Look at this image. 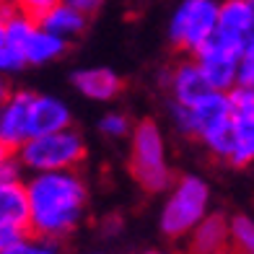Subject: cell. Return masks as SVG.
Returning <instances> with one entry per match:
<instances>
[{"label":"cell","instance_id":"obj_1","mask_svg":"<svg viewBox=\"0 0 254 254\" xmlns=\"http://www.w3.org/2000/svg\"><path fill=\"white\" fill-rule=\"evenodd\" d=\"M29 192V231L42 239H63L80 223L88 200L86 182L73 169L39 171L26 182Z\"/></svg>","mask_w":254,"mask_h":254},{"label":"cell","instance_id":"obj_2","mask_svg":"<svg viewBox=\"0 0 254 254\" xmlns=\"http://www.w3.org/2000/svg\"><path fill=\"white\" fill-rule=\"evenodd\" d=\"M21 164L24 169L39 174V171H65L75 169L86 158V143L78 130L65 127L57 132L47 135H34L18 148Z\"/></svg>","mask_w":254,"mask_h":254},{"label":"cell","instance_id":"obj_3","mask_svg":"<svg viewBox=\"0 0 254 254\" xmlns=\"http://www.w3.org/2000/svg\"><path fill=\"white\" fill-rule=\"evenodd\" d=\"M210 205V187L200 177H182L161 210V231L171 239L190 236L194 226L207 215Z\"/></svg>","mask_w":254,"mask_h":254},{"label":"cell","instance_id":"obj_4","mask_svg":"<svg viewBox=\"0 0 254 254\" xmlns=\"http://www.w3.org/2000/svg\"><path fill=\"white\" fill-rule=\"evenodd\" d=\"M130 171L135 182L145 192H164L171 182V171L166 164V145L158 125L143 120L132 130V156Z\"/></svg>","mask_w":254,"mask_h":254},{"label":"cell","instance_id":"obj_5","mask_svg":"<svg viewBox=\"0 0 254 254\" xmlns=\"http://www.w3.org/2000/svg\"><path fill=\"white\" fill-rule=\"evenodd\" d=\"M5 42L21 55L24 65L52 63L67 47L65 39L55 37V34L44 29L37 18L21 13V10H16V13L5 21Z\"/></svg>","mask_w":254,"mask_h":254},{"label":"cell","instance_id":"obj_6","mask_svg":"<svg viewBox=\"0 0 254 254\" xmlns=\"http://www.w3.org/2000/svg\"><path fill=\"white\" fill-rule=\"evenodd\" d=\"M218 16H221V0H182L171 16L169 39L179 50L194 55L215 34Z\"/></svg>","mask_w":254,"mask_h":254},{"label":"cell","instance_id":"obj_7","mask_svg":"<svg viewBox=\"0 0 254 254\" xmlns=\"http://www.w3.org/2000/svg\"><path fill=\"white\" fill-rule=\"evenodd\" d=\"M194 60L200 63L202 73L207 75V80H210V86L215 91H231L236 86L241 50L231 47V44L223 42L221 37L213 34V37L194 52Z\"/></svg>","mask_w":254,"mask_h":254},{"label":"cell","instance_id":"obj_8","mask_svg":"<svg viewBox=\"0 0 254 254\" xmlns=\"http://www.w3.org/2000/svg\"><path fill=\"white\" fill-rule=\"evenodd\" d=\"M31 91H13L5 101H0V143L10 153H18V148L29 140V107Z\"/></svg>","mask_w":254,"mask_h":254},{"label":"cell","instance_id":"obj_9","mask_svg":"<svg viewBox=\"0 0 254 254\" xmlns=\"http://www.w3.org/2000/svg\"><path fill=\"white\" fill-rule=\"evenodd\" d=\"M254 34V0H221L215 37L244 52V42Z\"/></svg>","mask_w":254,"mask_h":254},{"label":"cell","instance_id":"obj_10","mask_svg":"<svg viewBox=\"0 0 254 254\" xmlns=\"http://www.w3.org/2000/svg\"><path fill=\"white\" fill-rule=\"evenodd\" d=\"M190 109H192V135L197 137H207L210 132L231 125V120H234L228 91H210L205 99L192 104Z\"/></svg>","mask_w":254,"mask_h":254},{"label":"cell","instance_id":"obj_11","mask_svg":"<svg viewBox=\"0 0 254 254\" xmlns=\"http://www.w3.org/2000/svg\"><path fill=\"white\" fill-rule=\"evenodd\" d=\"M70 127V109L57 96L34 94L29 107V135H47Z\"/></svg>","mask_w":254,"mask_h":254},{"label":"cell","instance_id":"obj_12","mask_svg":"<svg viewBox=\"0 0 254 254\" xmlns=\"http://www.w3.org/2000/svg\"><path fill=\"white\" fill-rule=\"evenodd\" d=\"M210 91H215L210 86L207 75L202 73V67L197 60H187L177 65V70L171 73V96H174L177 104H184V107H192L200 99H205Z\"/></svg>","mask_w":254,"mask_h":254},{"label":"cell","instance_id":"obj_13","mask_svg":"<svg viewBox=\"0 0 254 254\" xmlns=\"http://www.w3.org/2000/svg\"><path fill=\"white\" fill-rule=\"evenodd\" d=\"M231 244V221L223 215H205L190 234L187 254H223Z\"/></svg>","mask_w":254,"mask_h":254},{"label":"cell","instance_id":"obj_14","mask_svg":"<svg viewBox=\"0 0 254 254\" xmlns=\"http://www.w3.org/2000/svg\"><path fill=\"white\" fill-rule=\"evenodd\" d=\"M73 86L78 88V94H83L86 99L109 101L122 91V80L114 70H109V67H83V70L73 73Z\"/></svg>","mask_w":254,"mask_h":254},{"label":"cell","instance_id":"obj_15","mask_svg":"<svg viewBox=\"0 0 254 254\" xmlns=\"http://www.w3.org/2000/svg\"><path fill=\"white\" fill-rule=\"evenodd\" d=\"M29 192L24 182L0 184V223L29 228Z\"/></svg>","mask_w":254,"mask_h":254},{"label":"cell","instance_id":"obj_16","mask_svg":"<svg viewBox=\"0 0 254 254\" xmlns=\"http://www.w3.org/2000/svg\"><path fill=\"white\" fill-rule=\"evenodd\" d=\"M86 18L88 16H83L80 10L70 8L67 3H57L50 13H44L39 18V24L47 29V31H52L55 37H60V39L67 42V39L78 37V34L86 29Z\"/></svg>","mask_w":254,"mask_h":254},{"label":"cell","instance_id":"obj_17","mask_svg":"<svg viewBox=\"0 0 254 254\" xmlns=\"http://www.w3.org/2000/svg\"><path fill=\"white\" fill-rule=\"evenodd\" d=\"M234 148L228 164L249 166L254 161V117H234Z\"/></svg>","mask_w":254,"mask_h":254},{"label":"cell","instance_id":"obj_18","mask_svg":"<svg viewBox=\"0 0 254 254\" xmlns=\"http://www.w3.org/2000/svg\"><path fill=\"white\" fill-rule=\"evenodd\" d=\"M231 247L234 254H254V221L247 215H236L231 221Z\"/></svg>","mask_w":254,"mask_h":254},{"label":"cell","instance_id":"obj_19","mask_svg":"<svg viewBox=\"0 0 254 254\" xmlns=\"http://www.w3.org/2000/svg\"><path fill=\"white\" fill-rule=\"evenodd\" d=\"M228 101L234 117H254V86H234L228 91Z\"/></svg>","mask_w":254,"mask_h":254},{"label":"cell","instance_id":"obj_20","mask_svg":"<svg viewBox=\"0 0 254 254\" xmlns=\"http://www.w3.org/2000/svg\"><path fill=\"white\" fill-rule=\"evenodd\" d=\"M99 130L104 135H109V137H122V135L130 132V120H127L125 114H117V112L104 114V117L99 120Z\"/></svg>","mask_w":254,"mask_h":254},{"label":"cell","instance_id":"obj_21","mask_svg":"<svg viewBox=\"0 0 254 254\" xmlns=\"http://www.w3.org/2000/svg\"><path fill=\"white\" fill-rule=\"evenodd\" d=\"M29 234H31L29 228L10 226V223H0V254H5V252H10L13 247H18Z\"/></svg>","mask_w":254,"mask_h":254},{"label":"cell","instance_id":"obj_22","mask_svg":"<svg viewBox=\"0 0 254 254\" xmlns=\"http://www.w3.org/2000/svg\"><path fill=\"white\" fill-rule=\"evenodd\" d=\"M16 8L21 10V13H26L31 18H42L44 13H50V10L57 5V3H63V0H13Z\"/></svg>","mask_w":254,"mask_h":254},{"label":"cell","instance_id":"obj_23","mask_svg":"<svg viewBox=\"0 0 254 254\" xmlns=\"http://www.w3.org/2000/svg\"><path fill=\"white\" fill-rule=\"evenodd\" d=\"M21 171H24V164L16 153H10L3 164H0V184H13V182H24L21 179Z\"/></svg>","mask_w":254,"mask_h":254},{"label":"cell","instance_id":"obj_24","mask_svg":"<svg viewBox=\"0 0 254 254\" xmlns=\"http://www.w3.org/2000/svg\"><path fill=\"white\" fill-rule=\"evenodd\" d=\"M24 67V60H21V55L10 47L8 42L0 44V75L3 73H16Z\"/></svg>","mask_w":254,"mask_h":254},{"label":"cell","instance_id":"obj_25","mask_svg":"<svg viewBox=\"0 0 254 254\" xmlns=\"http://www.w3.org/2000/svg\"><path fill=\"white\" fill-rule=\"evenodd\" d=\"M236 86H254V60H249V57H241L239 60Z\"/></svg>","mask_w":254,"mask_h":254},{"label":"cell","instance_id":"obj_26","mask_svg":"<svg viewBox=\"0 0 254 254\" xmlns=\"http://www.w3.org/2000/svg\"><path fill=\"white\" fill-rule=\"evenodd\" d=\"M63 3H67L75 10H80L83 16H91V13H96V10L104 5V0H63Z\"/></svg>","mask_w":254,"mask_h":254},{"label":"cell","instance_id":"obj_27","mask_svg":"<svg viewBox=\"0 0 254 254\" xmlns=\"http://www.w3.org/2000/svg\"><path fill=\"white\" fill-rule=\"evenodd\" d=\"M241 57H249V60H254V34L244 42V52H241Z\"/></svg>","mask_w":254,"mask_h":254},{"label":"cell","instance_id":"obj_28","mask_svg":"<svg viewBox=\"0 0 254 254\" xmlns=\"http://www.w3.org/2000/svg\"><path fill=\"white\" fill-rule=\"evenodd\" d=\"M10 94H13V91H10V86L5 83L3 78H0V101H5V99H8Z\"/></svg>","mask_w":254,"mask_h":254},{"label":"cell","instance_id":"obj_29","mask_svg":"<svg viewBox=\"0 0 254 254\" xmlns=\"http://www.w3.org/2000/svg\"><path fill=\"white\" fill-rule=\"evenodd\" d=\"M3 42H5V18L0 16V44H3Z\"/></svg>","mask_w":254,"mask_h":254},{"label":"cell","instance_id":"obj_30","mask_svg":"<svg viewBox=\"0 0 254 254\" xmlns=\"http://www.w3.org/2000/svg\"><path fill=\"white\" fill-rule=\"evenodd\" d=\"M8 156H10V151H8V148H5L3 143H0V164H3V161H5Z\"/></svg>","mask_w":254,"mask_h":254},{"label":"cell","instance_id":"obj_31","mask_svg":"<svg viewBox=\"0 0 254 254\" xmlns=\"http://www.w3.org/2000/svg\"><path fill=\"white\" fill-rule=\"evenodd\" d=\"M0 3H5V0H0Z\"/></svg>","mask_w":254,"mask_h":254},{"label":"cell","instance_id":"obj_32","mask_svg":"<svg viewBox=\"0 0 254 254\" xmlns=\"http://www.w3.org/2000/svg\"><path fill=\"white\" fill-rule=\"evenodd\" d=\"M96 254H101V252H96Z\"/></svg>","mask_w":254,"mask_h":254}]
</instances>
